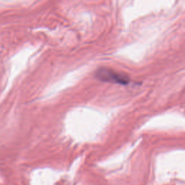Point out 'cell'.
<instances>
[{"label": "cell", "instance_id": "1", "mask_svg": "<svg viewBox=\"0 0 185 185\" xmlns=\"http://www.w3.org/2000/svg\"><path fill=\"white\" fill-rule=\"evenodd\" d=\"M98 77L100 79L106 81L115 82L121 84L128 83V77L125 76L114 72L109 70H102L98 72Z\"/></svg>", "mask_w": 185, "mask_h": 185}]
</instances>
